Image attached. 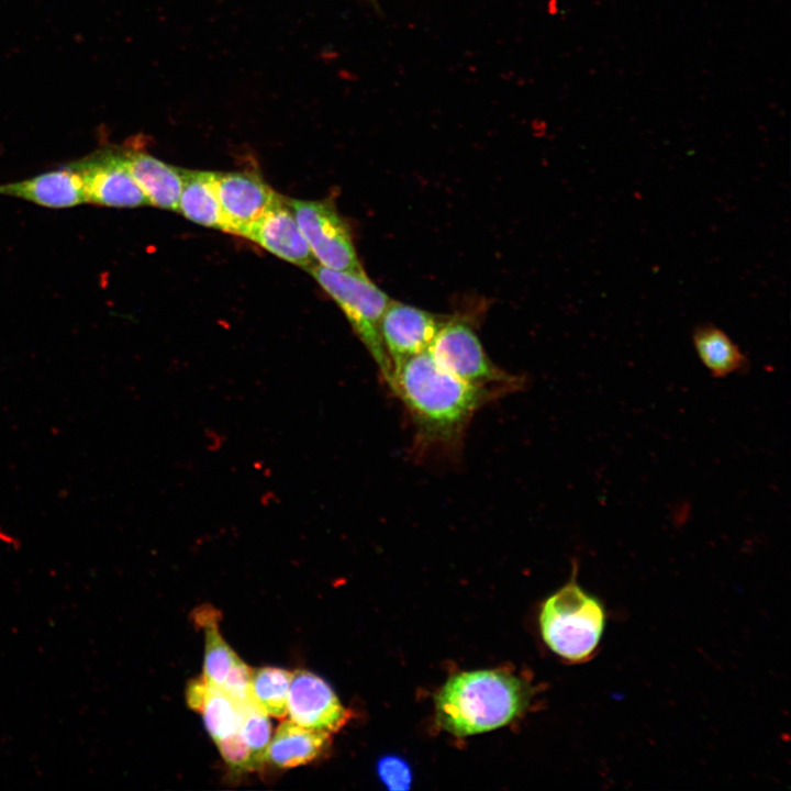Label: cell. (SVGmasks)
<instances>
[{"instance_id": "cell-3", "label": "cell", "mask_w": 791, "mask_h": 791, "mask_svg": "<svg viewBox=\"0 0 791 791\" xmlns=\"http://www.w3.org/2000/svg\"><path fill=\"white\" fill-rule=\"evenodd\" d=\"M570 580L549 595L539 612V631L547 647L559 658L581 664L597 653L605 628L601 601Z\"/></svg>"}, {"instance_id": "cell-20", "label": "cell", "mask_w": 791, "mask_h": 791, "mask_svg": "<svg viewBox=\"0 0 791 791\" xmlns=\"http://www.w3.org/2000/svg\"><path fill=\"white\" fill-rule=\"evenodd\" d=\"M237 706L239 712V734L261 766L266 760L271 739L269 715L254 698H250Z\"/></svg>"}, {"instance_id": "cell-5", "label": "cell", "mask_w": 791, "mask_h": 791, "mask_svg": "<svg viewBox=\"0 0 791 791\" xmlns=\"http://www.w3.org/2000/svg\"><path fill=\"white\" fill-rule=\"evenodd\" d=\"M428 353L457 378L508 394L522 386V378L498 367L486 353L475 327L461 319L445 320Z\"/></svg>"}, {"instance_id": "cell-12", "label": "cell", "mask_w": 791, "mask_h": 791, "mask_svg": "<svg viewBox=\"0 0 791 791\" xmlns=\"http://www.w3.org/2000/svg\"><path fill=\"white\" fill-rule=\"evenodd\" d=\"M0 196L20 198L52 209L86 203L81 179L68 164L29 179L1 183Z\"/></svg>"}, {"instance_id": "cell-8", "label": "cell", "mask_w": 791, "mask_h": 791, "mask_svg": "<svg viewBox=\"0 0 791 791\" xmlns=\"http://www.w3.org/2000/svg\"><path fill=\"white\" fill-rule=\"evenodd\" d=\"M225 232L244 237L278 193L252 171H213Z\"/></svg>"}, {"instance_id": "cell-4", "label": "cell", "mask_w": 791, "mask_h": 791, "mask_svg": "<svg viewBox=\"0 0 791 791\" xmlns=\"http://www.w3.org/2000/svg\"><path fill=\"white\" fill-rule=\"evenodd\" d=\"M341 308L389 387L392 366L385 350L380 321L390 298L364 271L335 270L319 264L307 270Z\"/></svg>"}, {"instance_id": "cell-22", "label": "cell", "mask_w": 791, "mask_h": 791, "mask_svg": "<svg viewBox=\"0 0 791 791\" xmlns=\"http://www.w3.org/2000/svg\"><path fill=\"white\" fill-rule=\"evenodd\" d=\"M252 675L253 669L236 655L221 687L222 691L237 705L249 700L253 698Z\"/></svg>"}, {"instance_id": "cell-15", "label": "cell", "mask_w": 791, "mask_h": 791, "mask_svg": "<svg viewBox=\"0 0 791 791\" xmlns=\"http://www.w3.org/2000/svg\"><path fill=\"white\" fill-rule=\"evenodd\" d=\"M177 212L197 224L225 232L213 171L182 168V187Z\"/></svg>"}, {"instance_id": "cell-23", "label": "cell", "mask_w": 791, "mask_h": 791, "mask_svg": "<svg viewBox=\"0 0 791 791\" xmlns=\"http://www.w3.org/2000/svg\"><path fill=\"white\" fill-rule=\"evenodd\" d=\"M377 773L390 791H406L411 787L412 771L409 764L398 756H385L378 760Z\"/></svg>"}, {"instance_id": "cell-21", "label": "cell", "mask_w": 791, "mask_h": 791, "mask_svg": "<svg viewBox=\"0 0 791 791\" xmlns=\"http://www.w3.org/2000/svg\"><path fill=\"white\" fill-rule=\"evenodd\" d=\"M226 765L234 771H253L260 767L252 749L238 732L215 742Z\"/></svg>"}, {"instance_id": "cell-6", "label": "cell", "mask_w": 791, "mask_h": 791, "mask_svg": "<svg viewBox=\"0 0 791 791\" xmlns=\"http://www.w3.org/2000/svg\"><path fill=\"white\" fill-rule=\"evenodd\" d=\"M286 200L319 265L335 270L364 271L349 227L332 202Z\"/></svg>"}, {"instance_id": "cell-2", "label": "cell", "mask_w": 791, "mask_h": 791, "mask_svg": "<svg viewBox=\"0 0 791 791\" xmlns=\"http://www.w3.org/2000/svg\"><path fill=\"white\" fill-rule=\"evenodd\" d=\"M531 698L530 684L506 671L459 672L434 697L436 723L458 737L486 733L521 716Z\"/></svg>"}, {"instance_id": "cell-18", "label": "cell", "mask_w": 791, "mask_h": 791, "mask_svg": "<svg viewBox=\"0 0 791 791\" xmlns=\"http://www.w3.org/2000/svg\"><path fill=\"white\" fill-rule=\"evenodd\" d=\"M291 679L292 672L278 667L253 670L252 695L268 715L280 718L287 714Z\"/></svg>"}, {"instance_id": "cell-11", "label": "cell", "mask_w": 791, "mask_h": 791, "mask_svg": "<svg viewBox=\"0 0 791 791\" xmlns=\"http://www.w3.org/2000/svg\"><path fill=\"white\" fill-rule=\"evenodd\" d=\"M244 237L304 270L317 264L286 197L279 193Z\"/></svg>"}, {"instance_id": "cell-25", "label": "cell", "mask_w": 791, "mask_h": 791, "mask_svg": "<svg viewBox=\"0 0 791 791\" xmlns=\"http://www.w3.org/2000/svg\"><path fill=\"white\" fill-rule=\"evenodd\" d=\"M371 2H375V0H370Z\"/></svg>"}, {"instance_id": "cell-10", "label": "cell", "mask_w": 791, "mask_h": 791, "mask_svg": "<svg viewBox=\"0 0 791 791\" xmlns=\"http://www.w3.org/2000/svg\"><path fill=\"white\" fill-rule=\"evenodd\" d=\"M287 713L302 726L330 734L339 731L350 717V711L341 703L330 684L307 670L292 672Z\"/></svg>"}, {"instance_id": "cell-14", "label": "cell", "mask_w": 791, "mask_h": 791, "mask_svg": "<svg viewBox=\"0 0 791 791\" xmlns=\"http://www.w3.org/2000/svg\"><path fill=\"white\" fill-rule=\"evenodd\" d=\"M330 744V733L288 720L271 736L266 760L281 769L307 765L323 755Z\"/></svg>"}, {"instance_id": "cell-1", "label": "cell", "mask_w": 791, "mask_h": 791, "mask_svg": "<svg viewBox=\"0 0 791 791\" xmlns=\"http://www.w3.org/2000/svg\"><path fill=\"white\" fill-rule=\"evenodd\" d=\"M389 389L401 400L414 428L420 453L459 448L475 414L504 393L470 385L441 367L427 352L392 371Z\"/></svg>"}, {"instance_id": "cell-17", "label": "cell", "mask_w": 791, "mask_h": 791, "mask_svg": "<svg viewBox=\"0 0 791 791\" xmlns=\"http://www.w3.org/2000/svg\"><path fill=\"white\" fill-rule=\"evenodd\" d=\"M196 619L205 632L203 678L210 686L221 688L236 654L219 631L218 613L200 609Z\"/></svg>"}, {"instance_id": "cell-24", "label": "cell", "mask_w": 791, "mask_h": 791, "mask_svg": "<svg viewBox=\"0 0 791 791\" xmlns=\"http://www.w3.org/2000/svg\"><path fill=\"white\" fill-rule=\"evenodd\" d=\"M209 684L204 678L191 680L186 690V700L190 709L200 712Z\"/></svg>"}, {"instance_id": "cell-7", "label": "cell", "mask_w": 791, "mask_h": 791, "mask_svg": "<svg viewBox=\"0 0 791 791\" xmlns=\"http://www.w3.org/2000/svg\"><path fill=\"white\" fill-rule=\"evenodd\" d=\"M68 165L81 179L86 203L111 208L148 204L127 168L122 147L100 148Z\"/></svg>"}, {"instance_id": "cell-19", "label": "cell", "mask_w": 791, "mask_h": 791, "mask_svg": "<svg viewBox=\"0 0 791 791\" xmlns=\"http://www.w3.org/2000/svg\"><path fill=\"white\" fill-rule=\"evenodd\" d=\"M200 712L205 728L214 742L239 729L238 706L221 688L209 684Z\"/></svg>"}, {"instance_id": "cell-16", "label": "cell", "mask_w": 791, "mask_h": 791, "mask_svg": "<svg viewBox=\"0 0 791 791\" xmlns=\"http://www.w3.org/2000/svg\"><path fill=\"white\" fill-rule=\"evenodd\" d=\"M692 343L699 359L714 378L739 374L748 367V359L737 344L712 323L697 325Z\"/></svg>"}, {"instance_id": "cell-13", "label": "cell", "mask_w": 791, "mask_h": 791, "mask_svg": "<svg viewBox=\"0 0 791 791\" xmlns=\"http://www.w3.org/2000/svg\"><path fill=\"white\" fill-rule=\"evenodd\" d=\"M122 151L127 168L148 204L177 211L182 187V168L168 165L138 148L122 146Z\"/></svg>"}, {"instance_id": "cell-9", "label": "cell", "mask_w": 791, "mask_h": 791, "mask_svg": "<svg viewBox=\"0 0 791 791\" xmlns=\"http://www.w3.org/2000/svg\"><path fill=\"white\" fill-rule=\"evenodd\" d=\"M444 321L423 309L390 301L380 321V335L392 371L406 359L427 352Z\"/></svg>"}]
</instances>
